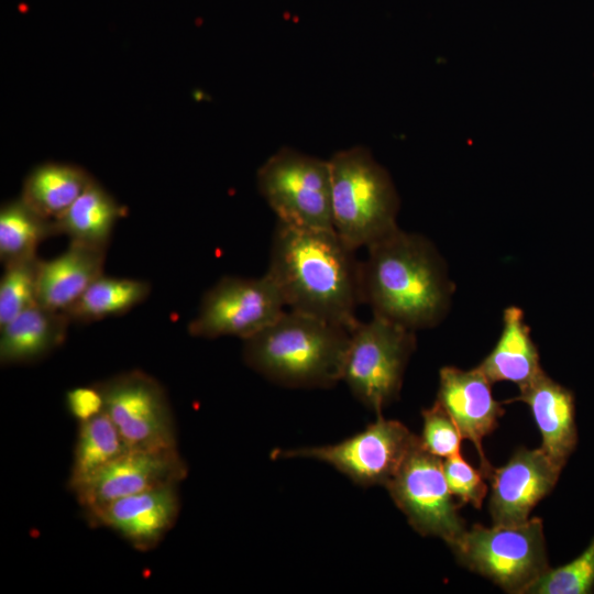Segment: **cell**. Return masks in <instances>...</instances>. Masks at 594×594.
<instances>
[{
    "label": "cell",
    "mask_w": 594,
    "mask_h": 594,
    "mask_svg": "<svg viewBox=\"0 0 594 594\" xmlns=\"http://www.w3.org/2000/svg\"><path fill=\"white\" fill-rule=\"evenodd\" d=\"M286 308L348 329L363 304L362 261L334 230L302 229L276 222L265 272Z\"/></svg>",
    "instance_id": "cell-1"
},
{
    "label": "cell",
    "mask_w": 594,
    "mask_h": 594,
    "mask_svg": "<svg viewBox=\"0 0 594 594\" xmlns=\"http://www.w3.org/2000/svg\"><path fill=\"white\" fill-rule=\"evenodd\" d=\"M366 249L362 297L373 316L414 331L442 320L453 288L444 262L428 239L397 228Z\"/></svg>",
    "instance_id": "cell-2"
},
{
    "label": "cell",
    "mask_w": 594,
    "mask_h": 594,
    "mask_svg": "<svg viewBox=\"0 0 594 594\" xmlns=\"http://www.w3.org/2000/svg\"><path fill=\"white\" fill-rule=\"evenodd\" d=\"M350 331L287 309L242 340L243 361L263 377L285 387H332L342 381Z\"/></svg>",
    "instance_id": "cell-3"
},
{
    "label": "cell",
    "mask_w": 594,
    "mask_h": 594,
    "mask_svg": "<svg viewBox=\"0 0 594 594\" xmlns=\"http://www.w3.org/2000/svg\"><path fill=\"white\" fill-rule=\"evenodd\" d=\"M331 173L332 227L355 251L398 228L399 198L387 170L364 146L334 153Z\"/></svg>",
    "instance_id": "cell-4"
},
{
    "label": "cell",
    "mask_w": 594,
    "mask_h": 594,
    "mask_svg": "<svg viewBox=\"0 0 594 594\" xmlns=\"http://www.w3.org/2000/svg\"><path fill=\"white\" fill-rule=\"evenodd\" d=\"M450 548L465 568L515 594H524L550 568L538 517L509 526L474 525Z\"/></svg>",
    "instance_id": "cell-5"
},
{
    "label": "cell",
    "mask_w": 594,
    "mask_h": 594,
    "mask_svg": "<svg viewBox=\"0 0 594 594\" xmlns=\"http://www.w3.org/2000/svg\"><path fill=\"white\" fill-rule=\"evenodd\" d=\"M415 346L411 329L377 316L359 320L350 331L342 381L359 402L381 415L398 397Z\"/></svg>",
    "instance_id": "cell-6"
},
{
    "label": "cell",
    "mask_w": 594,
    "mask_h": 594,
    "mask_svg": "<svg viewBox=\"0 0 594 594\" xmlns=\"http://www.w3.org/2000/svg\"><path fill=\"white\" fill-rule=\"evenodd\" d=\"M256 184L277 221L333 230L329 161L282 147L261 165Z\"/></svg>",
    "instance_id": "cell-7"
},
{
    "label": "cell",
    "mask_w": 594,
    "mask_h": 594,
    "mask_svg": "<svg viewBox=\"0 0 594 594\" xmlns=\"http://www.w3.org/2000/svg\"><path fill=\"white\" fill-rule=\"evenodd\" d=\"M405 425L377 415L363 431L336 444L277 449L273 459H314L330 464L361 486L386 484L418 442Z\"/></svg>",
    "instance_id": "cell-8"
},
{
    "label": "cell",
    "mask_w": 594,
    "mask_h": 594,
    "mask_svg": "<svg viewBox=\"0 0 594 594\" xmlns=\"http://www.w3.org/2000/svg\"><path fill=\"white\" fill-rule=\"evenodd\" d=\"M385 487L421 536L439 537L451 547L466 530L448 486L443 461L424 448L420 437Z\"/></svg>",
    "instance_id": "cell-9"
},
{
    "label": "cell",
    "mask_w": 594,
    "mask_h": 594,
    "mask_svg": "<svg viewBox=\"0 0 594 594\" xmlns=\"http://www.w3.org/2000/svg\"><path fill=\"white\" fill-rule=\"evenodd\" d=\"M285 310L283 296L266 273L261 277L223 276L202 295L188 333L204 339L230 336L244 340Z\"/></svg>",
    "instance_id": "cell-10"
},
{
    "label": "cell",
    "mask_w": 594,
    "mask_h": 594,
    "mask_svg": "<svg viewBox=\"0 0 594 594\" xmlns=\"http://www.w3.org/2000/svg\"><path fill=\"white\" fill-rule=\"evenodd\" d=\"M110 417L130 450L177 447L174 415L161 383L140 370L97 384Z\"/></svg>",
    "instance_id": "cell-11"
},
{
    "label": "cell",
    "mask_w": 594,
    "mask_h": 594,
    "mask_svg": "<svg viewBox=\"0 0 594 594\" xmlns=\"http://www.w3.org/2000/svg\"><path fill=\"white\" fill-rule=\"evenodd\" d=\"M188 468L178 448L128 450L74 491L84 510L153 488L178 485Z\"/></svg>",
    "instance_id": "cell-12"
},
{
    "label": "cell",
    "mask_w": 594,
    "mask_h": 594,
    "mask_svg": "<svg viewBox=\"0 0 594 594\" xmlns=\"http://www.w3.org/2000/svg\"><path fill=\"white\" fill-rule=\"evenodd\" d=\"M561 471L541 448L518 449L505 465L493 468L487 477L493 525L528 520L532 508L553 490Z\"/></svg>",
    "instance_id": "cell-13"
},
{
    "label": "cell",
    "mask_w": 594,
    "mask_h": 594,
    "mask_svg": "<svg viewBox=\"0 0 594 594\" xmlns=\"http://www.w3.org/2000/svg\"><path fill=\"white\" fill-rule=\"evenodd\" d=\"M176 484L125 496L85 510L96 527L109 528L139 551L157 547L174 527L180 512Z\"/></svg>",
    "instance_id": "cell-14"
},
{
    "label": "cell",
    "mask_w": 594,
    "mask_h": 594,
    "mask_svg": "<svg viewBox=\"0 0 594 594\" xmlns=\"http://www.w3.org/2000/svg\"><path fill=\"white\" fill-rule=\"evenodd\" d=\"M492 384L477 366L468 371L444 366L439 372L437 402L452 417L463 439L475 447L485 479L493 466L484 453L483 439L494 431L505 411L493 396Z\"/></svg>",
    "instance_id": "cell-15"
},
{
    "label": "cell",
    "mask_w": 594,
    "mask_h": 594,
    "mask_svg": "<svg viewBox=\"0 0 594 594\" xmlns=\"http://www.w3.org/2000/svg\"><path fill=\"white\" fill-rule=\"evenodd\" d=\"M509 402L528 405L541 433V449L563 469L578 442L573 393L543 371Z\"/></svg>",
    "instance_id": "cell-16"
},
{
    "label": "cell",
    "mask_w": 594,
    "mask_h": 594,
    "mask_svg": "<svg viewBox=\"0 0 594 594\" xmlns=\"http://www.w3.org/2000/svg\"><path fill=\"white\" fill-rule=\"evenodd\" d=\"M107 250L77 242L50 260H41L37 280V302L46 308L65 311L103 274Z\"/></svg>",
    "instance_id": "cell-17"
},
{
    "label": "cell",
    "mask_w": 594,
    "mask_h": 594,
    "mask_svg": "<svg viewBox=\"0 0 594 594\" xmlns=\"http://www.w3.org/2000/svg\"><path fill=\"white\" fill-rule=\"evenodd\" d=\"M70 319L64 311L35 305L0 327L2 365L30 364L46 358L67 338Z\"/></svg>",
    "instance_id": "cell-18"
},
{
    "label": "cell",
    "mask_w": 594,
    "mask_h": 594,
    "mask_svg": "<svg viewBox=\"0 0 594 594\" xmlns=\"http://www.w3.org/2000/svg\"><path fill=\"white\" fill-rule=\"evenodd\" d=\"M492 382H512L522 387L541 372L538 349L519 307L510 306L503 314L501 336L477 366Z\"/></svg>",
    "instance_id": "cell-19"
},
{
    "label": "cell",
    "mask_w": 594,
    "mask_h": 594,
    "mask_svg": "<svg viewBox=\"0 0 594 594\" xmlns=\"http://www.w3.org/2000/svg\"><path fill=\"white\" fill-rule=\"evenodd\" d=\"M125 208L97 180L54 222L56 235H67L70 242L107 250L112 231Z\"/></svg>",
    "instance_id": "cell-20"
},
{
    "label": "cell",
    "mask_w": 594,
    "mask_h": 594,
    "mask_svg": "<svg viewBox=\"0 0 594 594\" xmlns=\"http://www.w3.org/2000/svg\"><path fill=\"white\" fill-rule=\"evenodd\" d=\"M92 182V176L80 166L47 162L26 175L20 198L36 213L54 221Z\"/></svg>",
    "instance_id": "cell-21"
},
{
    "label": "cell",
    "mask_w": 594,
    "mask_h": 594,
    "mask_svg": "<svg viewBox=\"0 0 594 594\" xmlns=\"http://www.w3.org/2000/svg\"><path fill=\"white\" fill-rule=\"evenodd\" d=\"M128 450L105 410L79 422L68 487L74 492Z\"/></svg>",
    "instance_id": "cell-22"
},
{
    "label": "cell",
    "mask_w": 594,
    "mask_h": 594,
    "mask_svg": "<svg viewBox=\"0 0 594 594\" xmlns=\"http://www.w3.org/2000/svg\"><path fill=\"white\" fill-rule=\"evenodd\" d=\"M151 293L146 280L99 276L64 312L72 323H89L127 314Z\"/></svg>",
    "instance_id": "cell-23"
},
{
    "label": "cell",
    "mask_w": 594,
    "mask_h": 594,
    "mask_svg": "<svg viewBox=\"0 0 594 594\" xmlns=\"http://www.w3.org/2000/svg\"><path fill=\"white\" fill-rule=\"evenodd\" d=\"M52 235H56L54 222L36 213L21 198L1 206L0 260L3 266L37 256L38 245Z\"/></svg>",
    "instance_id": "cell-24"
},
{
    "label": "cell",
    "mask_w": 594,
    "mask_h": 594,
    "mask_svg": "<svg viewBox=\"0 0 594 594\" xmlns=\"http://www.w3.org/2000/svg\"><path fill=\"white\" fill-rule=\"evenodd\" d=\"M37 256L4 265L0 280V327L37 305Z\"/></svg>",
    "instance_id": "cell-25"
},
{
    "label": "cell",
    "mask_w": 594,
    "mask_h": 594,
    "mask_svg": "<svg viewBox=\"0 0 594 594\" xmlns=\"http://www.w3.org/2000/svg\"><path fill=\"white\" fill-rule=\"evenodd\" d=\"M594 590V538L573 561L548 569L524 594H588Z\"/></svg>",
    "instance_id": "cell-26"
},
{
    "label": "cell",
    "mask_w": 594,
    "mask_h": 594,
    "mask_svg": "<svg viewBox=\"0 0 594 594\" xmlns=\"http://www.w3.org/2000/svg\"><path fill=\"white\" fill-rule=\"evenodd\" d=\"M421 444L431 454L448 459L460 453L463 439L460 429L448 411L436 400L422 410Z\"/></svg>",
    "instance_id": "cell-27"
},
{
    "label": "cell",
    "mask_w": 594,
    "mask_h": 594,
    "mask_svg": "<svg viewBox=\"0 0 594 594\" xmlns=\"http://www.w3.org/2000/svg\"><path fill=\"white\" fill-rule=\"evenodd\" d=\"M443 471L452 495L457 496L461 504L481 508L487 494L482 471L468 463L461 453L444 459Z\"/></svg>",
    "instance_id": "cell-28"
},
{
    "label": "cell",
    "mask_w": 594,
    "mask_h": 594,
    "mask_svg": "<svg viewBox=\"0 0 594 594\" xmlns=\"http://www.w3.org/2000/svg\"><path fill=\"white\" fill-rule=\"evenodd\" d=\"M66 404L79 422L105 410L103 397L97 384L70 389L66 395Z\"/></svg>",
    "instance_id": "cell-29"
}]
</instances>
